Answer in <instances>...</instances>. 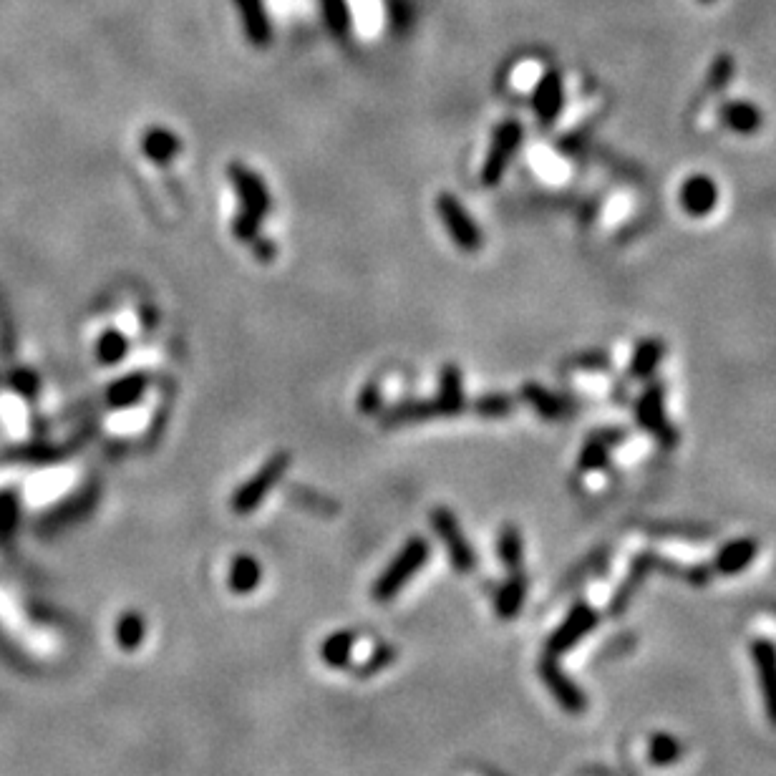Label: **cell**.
Here are the masks:
<instances>
[{"instance_id": "obj_1", "label": "cell", "mask_w": 776, "mask_h": 776, "mask_svg": "<svg viewBox=\"0 0 776 776\" xmlns=\"http://www.w3.org/2000/svg\"><path fill=\"white\" fill-rule=\"evenodd\" d=\"M429 555V542H426L424 537H411V540L401 547L399 555L394 557V562H391V565L383 570V575L376 580V585H373V598L381 600V603L396 598V595L404 590L406 582L424 567Z\"/></svg>"}, {"instance_id": "obj_12", "label": "cell", "mask_w": 776, "mask_h": 776, "mask_svg": "<svg viewBox=\"0 0 776 776\" xmlns=\"http://www.w3.org/2000/svg\"><path fill=\"white\" fill-rule=\"evenodd\" d=\"M719 116L726 129L744 134V137L756 134L764 126V114L751 101H726V104H721Z\"/></svg>"}, {"instance_id": "obj_11", "label": "cell", "mask_w": 776, "mask_h": 776, "mask_svg": "<svg viewBox=\"0 0 776 776\" xmlns=\"http://www.w3.org/2000/svg\"><path fill=\"white\" fill-rule=\"evenodd\" d=\"M147 388H149V376L142 371H132V373H124L121 378H116L114 383H111L109 388H106V394H104V401L109 409L114 411H126V409H134V406L139 404V401L144 399V394H147Z\"/></svg>"}, {"instance_id": "obj_7", "label": "cell", "mask_w": 776, "mask_h": 776, "mask_svg": "<svg viewBox=\"0 0 776 776\" xmlns=\"http://www.w3.org/2000/svg\"><path fill=\"white\" fill-rule=\"evenodd\" d=\"M462 414V409L454 404H449L446 399H441L439 394L434 399H414V401H401V404L391 406V409L383 414V424L388 429H396V426L404 424H416V421H429L439 419V416H457Z\"/></svg>"}, {"instance_id": "obj_3", "label": "cell", "mask_w": 776, "mask_h": 776, "mask_svg": "<svg viewBox=\"0 0 776 776\" xmlns=\"http://www.w3.org/2000/svg\"><path fill=\"white\" fill-rule=\"evenodd\" d=\"M522 139H525V129L517 119H507L494 129L492 144H489V152L484 157L482 164V184L484 187H497L502 182L504 172L512 164L514 154L520 152Z\"/></svg>"}, {"instance_id": "obj_22", "label": "cell", "mask_w": 776, "mask_h": 776, "mask_svg": "<svg viewBox=\"0 0 776 776\" xmlns=\"http://www.w3.org/2000/svg\"><path fill=\"white\" fill-rule=\"evenodd\" d=\"M605 462H608V436L588 441L580 454L582 472H595V469H603Z\"/></svg>"}, {"instance_id": "obj_21", "label": "cell", "mask_w": 776, "mask_h": 776, "mask_svg": "<svg viewBox=\"0 0 776 776\" xmlns=\"http://www.w3.org/2000/svg\"><path fill=\"white\" fill-rule=\"evenodd\" d=\"M472 409L479 416H489V419H502V416L512 414L514 411V399L507 394H487L479 396L472 404Z\"/></svg>"}, {"instance_id": "obj_5", "label": "cell", "mask_w": 776, "mask_h": 776, "mask_svg": "<svg viewBox=\"0 0 776 776\" xmlns=\"http://www.w3.org/2000/svg\"><path fill=\"white\" fill-rule=\"evenodd\" d=\"M431 527L439 535V540L444 542L446 552H449V560L457 572H472L474 570V550L469 545V540L464 537L462 527H459L454 512L446 507L431 509Z\"/></svg>"}, {"instance_id": "obj_20", "label": "cell", "mask_w": 776, "mask_h": 776, "mask_svg": "<svg viewBox=\"0 0 776 776\" xmlns=\"http://www.w3.org/2000/svg\"><path fill=\"white\" fill-rule=\"evenodd\" d=\"M353 633H333L331 638L323 643V661L333 668H343L348 661H351V651H353Z\"/></svg>"}, {"instance_id": "obj_4", "label": "cell", "mask_w": 776, "mask_h": 776, "mask_svg": "<svg viewBox=\"0 0 776 776\" xmlns=\"http://www.w3.org/2000/svg\"><path fill=\"white\" fill-rule=\"evenodd\" d=\"M436 215H439L441 225L449 232L454 245L462 252H477L482 247V232H479L474 217L464 210L462 202L449 192H441L436 197Z\"/></svg>"}, {"instance_id": "obj_10", "label": "cell", "mask_w": 776, "mask_h": 776, "mask_svg": "<svg viewBox=\"0 0 776 776\" xmlns=\"http://www.w3.org/2000/svg\"><path fill=\"white\" fill-rule=\"evenodd\" d=\"M562 104H565V86L557 71H547L532 94V109L540 119L542 126H552V121L560 116Z\"/></svg>"}, {"instance_id": "obj_17", "label": "cell", "mask_w": 776, "mask_h": 776, "mask_svg": "<svg viewBox=\"0 0 776 776\" xmlns=\"http://www.w3.org/2000/svg\"><path fill=\"white\" fill-rule=\"evenodd\" d=\"M436 394L449 401V404L459 406L462 411L469 409V401L467 396H464V378L457 363H444V366H441L439 391H436Z\"/></svg>"}, {"instance_id": "obj_13", "label": "cell", "mask_w": 776, "mask_h": 776, "mask_svg": "<svg viewBox=\"0 0 776 776\" xmlns=\"http://www.w3.org/2000/svg\"><path fill=\"white\" fill-rule=\"evenodd\" d=\"M179 149H182V144H179L177 134L169 132V129H162V126H154V129H149V132L142 137L144 157L152 159V162L159 164V167L172 162V159L179 154Z\"/></svg>"}, {"instance_id": "obj_24", "label": "cell", "mask_w": 776, "mask_h": 776, "mask_svg": "<svg viewBox=\"0 0 776 776\" xmlns=\"http://www.w3.org/2000/svg\"><path fill=\"white\" fill-rule=\"evenodd\" d=\"M260 222L263 220H257L250 212L240 210L235 215V220H232V235L240 242H255L257 235H260Z\"/></svg>"}, {"instance_id": "obj_9", "label": "cell", "mask_w": 776, "mask_h": 776, "mask_svg": "<svg viewBox=\"0 0 776 776\" xmlns=\"http://www.w3.org/2000/svg\"><path fill=\"white\" fill-rule=\"evenodd\" d=\"M678 200H681L683 212L691 217H706L719 205V187L708 174H693L683 182Z\"/></svg>"}, {"instance_id": "obj_6", "label": "cell", "mask_w": 776, "mask_h": 776, "mask_svg": "<svg viewBox=\"0 0 776 776\" xmlns=\"http://www.w3.org/2000/svg\"><path fill=\"white\" fill-rule=\"evenodd\" d=\"M227 174H230V182L232 187H235L237 200H240V210L250 212L257 220H265V217L270 215V210H273V200H270V192L263 179L240 162L230 164Z\"/></svg>"}, {"instance_id": "obj_15", "label": "cell", "mask_w": 776, "mask_h": 776, "mask_svg": "<svg viewBox=\"0 0 776 776\" xmlns=\"http://www.w3.org/2000/svg\"><path fill=\"white\" fill-rule=\"evenodd\" d=\"M522 399L542 416V419H562L567 414V404L555 396L552 391L542 388L540 383H525L522 386Z\"/></svg>"}, {"instance_id": "obj_30", "label": "cell", "mask_w": 776, "mask_h": 776, "mask_svg": "<svg viewBox=\"0 0 776 776\" xmlns=\"http://www.w3.org/2000/svg\"><path fill=\"white\" fill-rule=\"evenodd\" d=\"M252 247H255V252H257V257H260V260H270V257H273V252H275L273 242H270V240H260V237H257L255 245H252Z\"/></svg>"}, {"instance_id": "obj_27", "label": "cell", "mask_w": 776, "mask_h": 776, "mask_svg": "<svg viewBox=\"0 0 776 776\" xmlns=\"http://www.w3.org/2000/svg\"><path fill=\"white\" fill-rule=\"evenodd\" d=\"M383 409V396L381 391H378L376 386H366L361 391V396H358V411L361 414H376V411Z\"/></svg>"}, {"instance_id": "obj_29", "label": "cell", "mask_w": 776, "mask_h": 776, "mask_svg": "<svg viewBox=\"0 0 776 776\" xmlns=\"http://www.w3.org/2000/svg\"><path fill=\"white\" fill-rule=\"evenodd\" d=\"M13 386H16L21 394H33V391H36V378H33V373H18V376L13 378Z\"/></svg>"}, {"instance_id": "obj_14", "label": "cell", "mask_w": 776, "mask_h": 776, "mask_svg": "<svg viewBox=\"0 0 776 776\" xmlns=\"http://www.w3.org/2000/svg\"><path fill=\"white\" fill-rule=\"evenodd\" d=\"M666 356V346H663L658 338H645L635 346L633 358H630V378L635 381H643V378L653 376L656 366L661 363V358Z\"/></svg>"}, {"instance_id": "obj_19", "label": "cell", "mask_w": 776, "mask_h": 776, "mask_svg": "<svg viewBox=\"0 0 776 776\" xmlns=\"http://www.w3.org/2000/svg\"><path fill=\"white\" fill-rule=\"evenodd\" d=\"M144 635H147V625L139 613H124L116 623V643L124 648V651H137L142 645Z\"/></svg>"}, {"instance_id": "obj_26", "label": "cell", "mask_w": 776, "mask_h": 776, "mask_svg": "<svg viewBox=\"0 0 776 776\" xmlns=\"http://www.w3.org/2000/svg\"><path fill=\"white\" fill-rule=\"evenodd\" d=\"M734 76V61L731 58H719L714 63V69L708 74V84H711V91H721Z\"/></svg>"}, {"instance_id": "obj_23", "label": "cell", "mask_w": 776, "mask_h": 776, "mask_svg": "<svg viewBox=\"0 0 776 776\" xmlns=\"http://www.w3.org/2000/svg\"><path fill=\"white\" fill-rule=\"evenodd\" d=\"M499 555H502V560L507 562V565H517V562H520L522 540L520 532L514 530L512 525L504 527L502 535H499Z\"/></svg>"}, {"instance_id": "obj_25", "label": "cell", "mask_w": 776, "mask_h": 776, "mask_svg": "<svg viewBox=\"0 0 776 776\" xmlns=\"http://www.w3.org/2000/svg\"><path fill=\"white\" fill-rule=\"evenodd\" d=\"M18 525V499L16 494H0V532L11 535Z\"/></svg>"}, {"instance_id": "obj_28", "label": "cell", "mask_w": 776, "mask_h": 776, "mask_svg": "<svg viewBox=\"0 0 776 776\" xmlns=\"http://www.w3.org/2000/svg\"><path fill=\"white\" fill-rule=\"evenodd\" d=\"M520 598H522L520 582H517V580L509 582L507 588L502 590V595H499V613H502V615H512L514 610H517V605H520Z\"/></svg>"}, {"instance_id": "obj_2", "label": "cell", "mask_w": 776, "mask_h": 776, "mask_svg": "<svg viewBox=\"0 0 776 776\" xmlns=\"http://www.w3.org/2000/svg\"><path fill=\"white\" fill-rule=\"evenodd\" d=\"M290 467V454L288 451H278L263 467L257 469L235 494H232V512L235 514H252L260 504L265 502L270 492L275 489V484L285 477Z\"/></svg>"}, {"instance_id": "obj_16", "label": "cell", "mask_w": 776, "mask_h": 776, "mask_svg": "<svg viewBox=\"0 0 776 776\" xmlns=\"http://www.w3.org/2000/svg\"><path fill=\"white\" fill-rule=\"evenodd\" d=\"M263 580V570H260V562L250 555H240L232 560L230 567V588L232 593L247 595L260 585Z\"/></svg>"}, {"instance_id": "obj_8", "label": "cell", "mask_w": 776, "mask_h": 776, "mask_svg": "<svg viewBox=\"0 0 776 776\" xmlns=\"http://www.w3.org/2000/svg\"><path fill=\"white\" fill-rule=\"evenodd\" d=\"M635 416H638V424L645 431H651L663 446L676 444V431H673L671 421L666 419V409H663L661 383H651V386L645 388L643 396L638 399V406H635Z\"/></svg>"}, {"instance_id": "obj_18", "label": "cell", "mask_w": 776, "mask_h": 776, "mask_svg": "<svg viewBox=\"0 0 776 776\" xmlns=\"http://www.w3.org/2000/svg\"><path fill=\"white\" fill-rule=\"evenodd\" d=\"M126 353H129V338L121 331H116V328L104 331L99 336V341H96V358H99L104 366H116V363L124 361Z\"/></svg>"}]
</instances>
